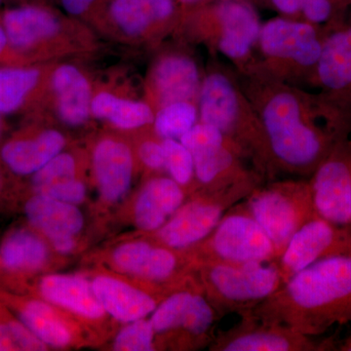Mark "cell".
Here are the masks:
<instances>
[{
	"label": "cell",
	"instance_id": "cell-1",
	"mask_svg": "<svg viewBox=\"0 0 351 351\" xmlns=\"http://www.w3.org/2000/svg\"><path fill=\"white\" fill-rule=\"evenodd\" d=\"M251 313L317 338L351 322V255L314 263L281 284Z\"/></svg>",
	"mask_w": 351,
	"mask_h": 351
},
{
	"label": "cell",
	"instance_id": "cell-2",
	"mask_svg": "<svg viewBox=\"0 0 351 351\" xmlns=\"http://www.w3.org/2000/svg\"><path fill=\"white\" fill-rule=\"evenodd\" d=\"M204 186L201 195L178 209L159 228V243L173 250H186L199 243L218 226L232 207L245 199L257 184L250 178L237 174Z\"/></svg>",
	"mask_w": 351,
	"mask_h": 351
},
{
	"label": "cell",
	"instance_id": "cell-3",
	"mask_svg": "<svg viewBox=\"0 0 351 351\" xmlns=\"http://www.w3.org/2000/svg\"><path fill=\"white\" fill-rule=\"evenodd\" d=\"M197 270L199 285L219 317L251 311L282 284L277 262L226 265H191Z\"/></svg>",
	"mask_w": 351,
	"mask_h": 351
},
{
	"label": "cell",
	"instance_id": "cell-4",
	"mask_svg": "<svg viewBox=\"0 0 351 351\" xmlns=\"http://www.w3.org/2000/svg\"><path fill=\"white\" fill-rule=\"evenodd\" d=\"M189 262L249 265L277 262L276 249L267 233L247 211L235 205L199 243L191 248Z\"/></svg>",
	"mask_w": 351,
	"mask_h": 351
},
{
	"label": "cell",
	"instance_id": "cell-5",
	"mask_svg": "<svg viewBox=\"0 0 351 351\" xmlns=\"http://www.w3.org/2000/svg\"><path fill=\"white\" fill-rule=\"evenodd\" d=\"M270 151L290 169L306 171L324 160L326 143L302 119L299 101L292 94H277L263 110Z\"/></svg>",
	"mask_w": 351,
	"mask_h": 351
},
{
	"label": "cell",
	"instance_id": "cell-6",
	"mask_svg": "<svg viewBox=\"0 0 351 351\" xmlns=\"http://www.w3.org/2000/svg\"><path fill=\"white\" fill-rule=\"evenodd\" d=\"M243 205L271 240L277 261L295 233L317 216L309 182L257 186L245 198Z\"/></svg>",
	"mask_w": 351,
	"mask_h": 351
},
{
	"label": "cell",
	"instance_id": "cell-7",
	"mask_svg": "<svg viewBox=\"0 0 351 351\" xmlns=\"http://www.w3.org/2000/svg\"><path fill=\"white\" fill-rule=\"evenodd\" d=\"M241 320L221 332L210 345L213 351H314L326 350L313 337L279 323L260 319L251 311L240 314Z\"/></svg>",
	"mask_w": 351,
	"mask_h": 351
},
{
	"label": "cell",
	"instance_id": "cell-8",
	"mask_svg": "<svg viewBox=\"0 0 351 351\" xmlns=\"http://www.w3.org/2000/svg\"><path fill=\"white\" fill-rule=\"evenodd\" d=\"M351 255V230L316 216L295 233L277 261L282 284L318 261Z\"/></svg>",
	"mask_w": 351,
	"mask_h": 351
},
{
	"label": "cell",
	"instance_id": "cell-9",
	"mask_svg": "<svg viewBox=\"0 0 351 351\" xmlns=\"http://www.w3.org/2000/svg\"><path fill=\"white\" fill-rule=\"evenodd\" d=\"M309 184L317 216L351 230V152L339 149L328 156Z\"/></svg>",
	"mask_w": 351,
	"mask_h": 351
},
{
	"label": "cell",
	"instance_id": "cell-10",
	"mask_svg": "<svg viewBox=\"0 0 351 351\" xmlns=\"http://www.w3.org/2000/svg\"><path fill=\"white\" fill-rule=\"evenodd\" d=\"M191 152L195 174L202 186L223 181L237 174L233 171L234 154L226 144L225 135L207 124H195L181 138Z\"/></svg>",
	"mask_w": 351,
	"mask_h": 351
},
{
	"label": "cell",
	"instance_id": "cell-11",
	"mask_svg": "<svg viewBox=\"0 0 351 351\" xmlns=\"http://www.w3.org/2000/svg\"><path fill=\"white\" fill-rule=\"evenodd\" d=\"M260 40L265 54L291 59L302 66L317 64L322 50L313 25L295 21H269L261 29Z\"/></svg>",
	"mask_w": 351,
	"mask_h": 351
},
{
	"label": "cell",
	"instance_id": "cell-12",
	"mask_svg": "<svg viewBox=\"0 0 351 351\" xmlns=\"http://www.w3.org/2000/svg\"><path fill=\"white\" fill-rule=\"evenodd\" d=\"M93 169L104 200L117 203L128 193L133 176V156L128 145L106 138L95 147Z\"/></svg>",
	"mask_w": 351,
	"mask_h": 351
},
{
	"label": "cell",
	"instance_id": "cell-13",
	"mask_svg": "<svg viewBox=\"0 0 351 351\" xmlns=\"http://www.w3.org/2000/svg\"><path fill=\"white\" fill-rule=\"evenodd\" d=\"M176 250L149 242L134 241L119 246L113 252L114 265L126 274L152 282L170 280L179 267Z\"/></svg>",
	"mask_w": 351,
	"mask_h": 351
},
{
	"label": "cell",
	"instance_id": "cell-14",
	"mask_svg": "<svg viewBox=\"0 0 351 351\" xmlns=\"http://www.w3.org/2000/svg\"><path fill=\"white\" fill-rule=\"evenodd\" d=\"M215 15L221 27L219 50L232 59L247 55L261 32L255 9L244 0H223Z\"/></svg>",
	"mask_w": 351,
	"mask_h": 351
},
{
	"label": "cell",
	"instance_id": "cell-15",
	"mask_svg": "<svg viewBox=\"0 0 351 351\" xmlns=\"http://www.w3.org/2000/svg\"><path fill=\"white\" fill-rule=\"evenodd\" d=\"M182 186L172 178L149 180L138 193L135 204V223L143 232H156L184 204Z\"/></svg>",
	"mask_w": 351,
	"mask_h": 351
},
{
	"label": "cell",
	"instance_id": "cell-16",
	"mask_svg": "<svg viewBox=\"0 0 351 351\" xmlns=\"http://www.w3.org/2000/svg\"><path fill=\"white\" fill-rule=\"evenodd\" d=\"M38 292L46 302L88 318L100 319L106 311L95 294L92 283L80 276L50 274L39 280Z\"/></svg>",
	"mask_w": 351,
	"mask_h": 351
},
{
	"label": "cell",
	"instance_id": "cell-17",
	"mask_svg": "<svg viewBox=\"0 0 351 351\" xmlns=\"http://www.w3.org/2000/svg\"><path fill=\"white\" fill-rule=\"evenodd\" d=\"M66 140L59 131L48 129L34 137L15 138L0 149V159L18 176L34 175L63 151Z\"/></svg>",
	"mask_w": 351,
	"mask_h": 351
},
{
	"label": "cell",
	"instance_id": "cell-18",
	"mask_svg": "<svg viewBox=\"0 0 351 351\" xmlns=\"http://www.w3.org/2000/svg\"><path fill=\"white\" fill-rule=\"evenodd\" d=\"M1 24L8 45L13 49L25 51L47 40L60 31L59 19L43 7L27 5L4 11Z\"/></svg>",
	"mask_w": 351,
	"mask_h": 351
},
{
	"label": "cell",
	"instance_id": "cell-19",
	"mask_svg": "<svg viewBox=\"0 0 351 351\" xmlns=\"http://www.w3.org/2000/svg\"><path fill=\"white\" fill-rule=\"evenodd\" d=\"M25 214L32 228L49 241L75 237L84 226V217L76 205L48 196L32 195L25 202Z\"/></svg>",
	"mask_w": 351,
	"mask_h": 351
},
{
	"label": "cell",
	"instance_id": "cell-20",
	"mask_svg": "<svg viewBox=\"0 0 351 351\" xmlns=\"http://www.w3.org/2000/svg\"><path fill=\"white\" fill-rule=\"evenodd\" d=\"M92 287L106 313L120 322L142 319L157 306L152 295L112 276H97Z\"/></svg>",
	"mask_w": 351,
	"mask_h": 351
},
{
	"label": "cell",
	"instance_id": "cell-21",
	"mask_svg": "<svg viewBox=\"0 0 351 351\" xmlns=\"http://www.w3.org/2000/svg\"><path fill=\"white\" fill-rule=\"evenodd\" d=\"M52 86L57 98L58 114L66 125L77 127L91 113V87L80 69L71 64L59 66L53 73Z\"/></svg>",
	"mask_w": 351,
	"mask_h": 351
},
{
	"label": "cell",
	"instance_id": "cell-22",
	"mask_svg": "<svg viewBox=\"0 0 351 351\" xmlns=\"http://www.w3.org/2000/svg\"><path fill=\"white\" fill-rule=\"evenodd\" d=\"M3 300L15 311L16 317L46 346L62 348L71 343V330L50 302L5 295Z\"/></svg>",
	"mask_w": 351,
	"mask_h": 351
},
{
	"label": "cell",
	"instance_id": "cell-23",
	"mask_svg": "<svg viewBox=\"0 0 351 351\" xmlns=\"http://www.w3.org/2000/svg\"><path fill=\"white\" fill-rule=\"evenodd\" d=\"M49 257L47 245L29 228L10 230L0 241V267L13 274L38 271Z\"/></svg>",
	"mask_w": 351,
	"mask_h": 351
},
{
	"label": "cell",
	"instance_id": "cell-24",
	"mask_svg": "<svg viewBox=\"0 0 351 351\" xmlns=\"http://www.w3.org/2000/svg\"><path fill=\"white\" fill-rule=\"evenodd\" d=\"M152 80L159 99L165 106L191 100L197 91L199 75L193 60L170 56L156 64Z\"/></svg>",
	"mask_w": 351,
	"mask_h": 351
},
{
	"label": "cell",
	"instance_id": "cell-25",
	"mask_svg": "<svg viewBox=\"0 0 351 351\" xmlns=\"http://www.w3.org/2000/svg\"><path fill=\"white\" fill-rule=\"evenodd\" d=\"M239 112L237 93L230 80L219 73L208 76L200 92V115L202 123L230 133Z\"/></svg>",
	"mask_w": 351,
	"mask_h": 351
},
{
	"label": "cell",
	"instance_id": "cell-26",
	"mask_svg": "<svg viewBox=\"0 0 351 351\" xmlns=\"http://www.w3.org/2000/svg\"><path fill=\"white\" fill-rule=\"evenodd\" d=\"M321 83L331 90L351 85V27L332 34L322 44L317 62Z\"/></svg>",
	"mask_w": 351,
	"mask_h": 351
},
{
	"label": "cell",
	"instance_id": "cell-27",
	"mask_svg": "<svg viewBox=\"0 0 351 351\" xmlns=\"http://www.w3.org/2000/svg\"><path fill=\"white\" fill-rule=\"evenodd\" d=\"M91 113L123 130L140 128L154 121V112L147 104L121 99L108 92H101L92 99Z\"/></svg>",
	"mask_w": 351,
	"mask_h": 351
},
{
	"label": "cell",
	"instance_id": "cell-28",
	"mask_svg": "<svg viewBox=\"0 0 351 351\" xmlns=\"http://www.w3.org/2000/svg\"><path fill=\"white\" fill-rule=\"evenodd\" d=\"M40 80L36 68L0 66V114H12L24 106Z\"/></svg>",
	"mask_w": 351,
	"mask_h": 351
},
{
	"label": "cell",
	"instance_id": "cell-29",
	"mask_svg": "<svg viewBox=\"0 0 351 351\" xmlns=\"http://www.w3.org/2000/svg\"><path fill=\"white\" fill-rule=\"evenodd\" d=\"M197 112L189 101L165 105L154 117V128L159 137L181 140L195 125Z\"/></svg>",
	"mask_w": 351,
	"mask_h": 351
},
{
	"label": "cell",
	"instance_id": "cell-30",
	"mask_svg": "<svg viewBox=\"0 0 351 351\" xmlns=\"http://www.w3.org/2000/svg\"><path fill=\"white\" fill-rule=\"evenodd\" d=\"M110 11L117 27L131 36H140L154 22L147 0H112Z\"/></svg>",
	"mask_w": 351,
	"mask_h": 351
},
{
	"label": "cell",
	"instance_id": "cell-31",
	"mask_svg": "<svg viewBox=\"0 0 351 351\" xmlns=\"http://www.w3.org/2000/svg\"><path fill=\"white\" fill-rule=\"evenodd\" d=\"M193 292L177 291L156 306L149 319L156 335H167L179 329Z\"/></svg>",
	"mask_w": 351,
	"mask_h": 351
},
{
	"label": "cell",
	"instance_id": "cell-32",
	"mask_svg": "<svg viewBox=\"0 0 351 351\" xmlns=\"http://www.w3.org/2000/svg\"><path fill=\"white\" fill-rule=\"evenodd\" d=\"M47 348L17 317L0 313V351H43Z\"/></svg>",
	"mask_w": 351,
	"mask_h": 351
},
{
	"label": "cell",
	"instance_id": "cell-33",
	"mask_svg": "<svg viewBox=\"0 0 351 351\" xmlns=\"http://www.w3.org/2000/svg\"><path fill=\"white\" fill-rule=\"evenodd\" d=\"M165 169L180 186H188L195 175L193 156L181 141L165 138L162 142Z\"/></svg>",
	"mask_w": 351,
	"mask_h": 351
},
{
	"label": "cell",
	"instance_id": "cell-34",
	"mask_svg": "<svg viewBox=\"0 0 351 351\" xmlns=\"http://www.w3.org/2000/svg\"><path fill=\"white\" fill-rule=\"evenodd\" d=\"M76 164L75 158L69 154L60 152L53 157L32 178V186L34 193L41 189L49 188L61 182L75 179Z\"/></svg>",
	"mask_w": 351,
	"mask_h": 351
},
{
	"label": "cell",
	"instance_id": "cell-35",
	"mask_svg": "<svg viewBox=\"0 0 351 351\" xmlns=\"http://www.w3.org/2000/svg\"><path fill=\"white\" fill-rule=\"evenodd\" d=\"M156 332L151 320L138 319L130 322L115 338L113 350L117 351H154Z\"/></svg>",
	"mask_w": 351,
	"mask_h": 351
},
{
	"label": "cell",
	"instance_id": "cell-36",
	"mask_svg": "<svg viewBox=\"0 0 351 351\" xmlns=\"http://www.w3.org/2000/svg\"><path fill=\"white\" fill-rule=\"evenodd\" d=\"M34 195L48 196L69 204L78 205L86 197V186L82 182L73 179L41 189Z\"/></svg>",
	"mask_w": 351,
	"mask_h": 351
},
{
	"label": "cell",
	"instance_id": "cell-37",
	"mask_svg": "<svg viewBox=\"0 0 351 351\" xmlns=\"http://www.w3.org/2000/svg\"><path fill=\"white\" fill-rule=\"evenodd\" d=\"M334 10L332 0H302L301 13L309 22L320 24L331 17Z\"/></svg>",
	"mask_w": 351,
	"mask_h": 351
},
{
	"label": "cell",
	"instance_id": "cell-38",
	"mask_svg": "<svg viewBox=\"0 0 351 351\" xmlns=\"http://www.w3.org/2000/svg\"><path fill=\"white\" fill-rule=\"evenodd\" d=\"M138 156L142 162L149 169H165L162 143L157 144L154 141L143 143L138 149Z\"/></svg>",
	"mask_w": 351,
	"mask_h": 351
},
{
	"label": "cell",
	"instance_id": "cell-39",
	"mask_svg": "<svg viewBox=\"0 0 351 351\" xmlns=\"http://www.w3.org/2000/svg\"><path fill=\"white\" fill-rule=\"evenodd\" d=\"M154 21L167 20L175 10L174 0H147Z\"/></svg>",
	"mask_w": 351,
	"mask_h": 351
},
{
	"label": "cell",
	"instance_id": "cell-40",
	"mask_svg": "<svg viewBox=\"0 0 351 351\" xmlns=\"http://www.w3.org/2000/svg\"><path fill=\"white\" fill-rule=\"evenodd\" d=\"M97 0H61L64 11L73 16L82 15Z\"/></svg>",
	"mask_w": 351,
	"mask_h": 351
},
{
	"label": "cell",
	"instance_id": "cell-41",
	"mask_svg": "<svg viewBox=\"0 0 351 351\" xmlns=\"http://www.w3.org/2000/svg\"><path fill=\"white\" fill-rule=\"evenodd\" d=\"M271 2L276 9L286 15L301 12L302 0H271Z\"/></svg>",
	"mask_w": 351,
	"mask_h": 351
},
{
	"label": "cell",
	"instance_id": "cell-42",
	"mask_svg": "<svg viewBox=\"0 0 351 351\" xmlns=\"http://www.w3.org/2000/svg\"><path fill=\"white\" fill-rule=\"evenodd\" d=\"M7 46H9L8 39H7L5 31H4L3 27L0 24V55L6 50Z\"/></svg>",
	"mask_w": 351,
	"mask_h": 351
},
{
	"label": "cell",
	"instance_id": "cell-43",
	"mask_svg": "<svg viewBox=\"0 0 351 351\" xmlns=\"http://www.w3.org/2000/svg\"><path fill=\"white\" fill-rule=\"evenodd\" d=\"M339 350L351 351V335L350 337H348V339H346L345 343H343V346H341Z\"/></svg>",
	"mask_w": 351,
	"mask_h": 351
},
{
	"label": "cell",
	"instance_id": "cell-44",
	"mask_svg": "<svg viewBox=\"0 0 351 351\" xmlns=\"http://www.w3.org/2000/svg\"><path fill=\"white\" fill-rule=\"evenodd\" d=\"M180 1L184 4H193L195 3V2L199 1V0H180Z\"/></svg>",
	"mask_w": 351,
	"mask_h": 351
},
{
	"label": "cell",
	"instance_id": "cell-45",
	"mask_svg": "<svg viewBox=\"0 0 351 351\" xmlns=\"http://www.w3.org/2000/svg\"><path fill=\"white\" fill-rule=\"evenodd\" d=\"M2 188V177H1V173H0V191H1Z\"/></svg>",
	"mask_w": 351,
	"mask_h": 351
},
{
	"label": "cell",
	"instance_id": "cell-46",
	"mask_svg": "<svg viewBox=\"0 0 351 351\" xmlns=\"http://www.w3.org/2000/svg\"><path fill=\"white\" fill-rule=\"evenodd\" d=\"M0 133H1V114H0Z\"/></svg>",
	"mask_w": 351,
	"mask_h": 351
},
{
	"label": "cell",
	"instance_id": "cell-47",
	"mask_svg": "<svg viewBox=\"0 0 351 351\" xmlns=\"http://www.w3.org/2000/svg\"><path fill=\"white\" fill-rule=\"evenodd\" d=\"M0 4H1V0H0Z\"/></svg>",
	"mask_w": 351,
	"mask_h": 351
}]
</instances>
